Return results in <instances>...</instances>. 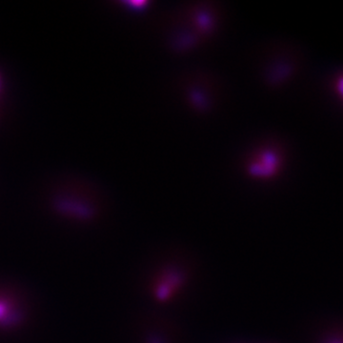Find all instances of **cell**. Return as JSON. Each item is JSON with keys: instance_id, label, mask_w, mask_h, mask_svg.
Listing matches in <instances>:
<instances>
[{"instance_id": "cell-1", "label": "cell", "mask_w": 343, "mask_h": 343, "mask_svg": "<svg viewBox=\"0 0 343 343\" xmlns=\"http://www.w3.org/2000/svg\"><path fill=\"white\" fill-rule=\"evenodd\" d=\"M283 166V155L279 145L267 137L253 144L244 155L242 170L248 178L267 181L275 179Z\"/></svg>"}, {"instance_id": "cell-2", "label": "cell", "mask_w": 343, "mask_h": 343, "mask_svg": "<svg viewBox=\"0 0 343 343\" xmlns=\"http://www.w3.org/2000/svg\"><path fill=\"white\" fill-rule=\"evenodd\" d=\"M31 317V301L23 289L0 282V333L11 334L25 327Z\"/></svg>"}, {"instance_id": "cell-3", "label": "cell", "mask_w": 343, "mask_h": 343, "mask_svg": "<svg viewBox=\"0 0 343 343\" xmlns=\"http://www.w3.org/2000/svg\"><path fill=\"white\" fill-rule=\"evenodd\" d=\"M178 12L203 43L212 38L221 26L222 9L216 3H188Z\"/></svg>"}, {"instance_id": "cell-4", "label": "cell", "mask_w": 343, "mask_h": 343, "mask_svg": "<svg viewBox=\"0 0 343 343\" xmlns=\"http://www.w3.org/2000/svg\"><path fill=\"white\" fill-rule=\"evenodd\" d=\"M215 80L204 73H193L181 82V91L186 104L194 112L206 114L213 109L218 99Z\"/></svg>"}, {"instance_id": "cell-5", "label": "cell", "mask_w": 343, "mask_h": 343, "mask_svg": "<svg viewBox=\"0 0 343 343\" xmlns=\"http://www.w3.org/2000/svg\"><path fill=\"white\" fill-rule=\"evenodd\" d=\"M170 293H171L170 284L167 282H164V283H161L158 287L156 294H157V297L159 298V300H166L169 297Z\"/></svg>"}, {"instance_id": "cell-6", "label": "cell", "mask_w": 343, "mask_h": 343, "mask_svg": "<svg viewBox=\"0 0 343 343\" xmlns=\"http://www.w3.org/2000/svg\"><path fill=\"white\" fill-rule=\"evenodd\" d=\"M339 90H340L341 94L343 96V79L340 80V82H339Z\"/></svg>"}]
</instances>
